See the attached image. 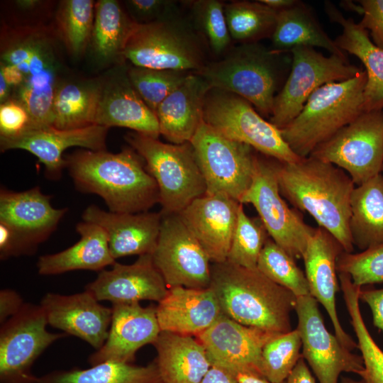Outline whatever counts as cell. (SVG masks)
I'll use <instances>...</instances> for the list:
<instances>
[{
  "instance_id": "cell-31",
  "label": "cell",
  "mask_w": 383,
  "mask_h": 383,
  "mask_svg": "<svg viewBox=\"0 0 383 383\" xmlns=\"http://www.w3.org/2000/svg\"><path fill=\"white\" fill-rule=\"evenodd\" d=\"M80 240L61 252L42 255L37 262L38 272L42 275H55L67 272L86 270L101 271L113 265L112 257L106 232L99 226L81 222L76 226Z\"/></svg>"
},
{
  "instance_id": "cell-10",
  "label": "cell",
  "mask_w": 383,
  "mask_h": 383,
  "mask_svg": "<svg viewBox=\"0 0 383 383\" xmlns=\"http://www.w3.org/2000/svg\"><path fill=\"white\" fill-rule=\"evenodd\" d=\"M190 143L205 181L206 194L240 202L253 179L256 151L223 136L204 121Z\"/></svg>"
},
{
  "instance_id": "cell-18",
  "label": "cell",
  "mask_w": 383,
  "mask_h": 383,
  "mask_svg": "<svg viewBox=\"0 0 383 383\" xmlns=\"http://www.w3.org/2000/svg\"><path fill=\"white\" fill-rule=\"evenodd\" d=\"M50 199L38 187L18 192L1 190L0 223L15 235V256L33 254L65 214L67 209L53 208Z\"/></svg>"
},
{
  "instance_id": "cell-16",
  "label": "cell",
  "mask_w": 383,
  "mask_h": 383,
  "mask_svg": "<svg viewBox=\"0 0 383 383\" xmlns=\"http://www.w3.org/2000/svg\"><path fill=\"white\" fill-rule=\"evenodd\" d=\"M294 311L302 357L320 383H338L341 372L361 376L365 370L362 356L353 353L327 330L318 301L312 296L297 297Z\"/></svg>"
},
{
  "instance_id": "cell-51",
  "label": "cell",
  "mask_w": 383,
  "mask_h": 383,
  "mask_svg": "<svg viewBox=\"0 0 383 383\" xmlns=\"http://www.w3.org/2000/svg\"><path fill=\"white\" fill-rule=\"evenodd\" d=\"M200 383H239L238 376L224 369L211 366Z\"/></svg>"
},
{
  "instance_id": "cell-30",
  "label": "cell",
  "mask_w": 383,
  "mask_h": 383,
  "mask_svg": "<svg viewBox=\"0 0 383 383\" xmlns=\"http://www.w3.org/2000/svg\"><path fill=\"white\" fill-rule=\"evenodd\" d=\"M152 345L162 383H200L211 367L195 337L161 331Z\"/></svg>"
},
{
  "instance_id": "cell-57",
  "label": "cell",
  "mask_w": 383,
  "mask_h": 383,
  "mask_svg": "<svg viewBox=\"0 0 383 383\" xmlns=\"http://www.w3.org/2000/svg\"><path fill=\"white\" fill-rule=\"evenodd\" d=\"M19 6L23 9H30L35 6L38 4V1L35 0H24L17 1Z\"/></svg>"
},
{
  "instance_id": "cell-22",
  "label": "cell",
  "mask_w": 383,
  "mask_h": 383,
  "mask_svg": "<svg viewBox=\"0 0 383 383\" xmlns=\"http://www.w3.org/2000/svg\"><path fill=\"white\" fill-rule=\"evenodd\" d=\"M344 251L337 239L318 227L309 237L302 259L310 295L323 305L341 343L352 350L357 343L344 331L337 313L335 296L339 290L337 260Z\"/></svg>"
},
{
  "instance_id": "cell-21",
  "label": "cell",
  "mask_w": 383,
  "mask_h": 383,
  "mask_svg": "<svg viewBox=\"0 0 383 383\" xmlns=\"http://www.w3.org/2000/svg\"><path fill=\"white\" fill-rule=\"evenodd\" d=\"M40 305L52 327L82 339L96 350L106 342L112 309L99 304L89 291L71 295L49 292Z\"/></svg>"
},
{
  "instance_id": "cell-40",
  "label": "cell",
  "mask_w": 383,
  "mask_h": 383,
  "mask_svg": "<svg viewBox=\"0 0 383 383\" xmlns=\"http://www.w3.org/2000/svg\"><path fill=\"white\" fill-rule=\"evenodd\" d=\"M257 268L270 280L289 290L296 297L310 295L305 273L297 266L295 259L270 237L260 252Z\"/></svg>"
},
{
  "instance_id": "cell-39",
  "label": "cell",
  "mask_w": 383,
  "mask_h": 383,
  "mask_svg": "<svg viewBox=\"0 0 383 383\" xmlns=\"http://www.w3.org/2000/svg\"><path fill=\"white\" fill-rule=\"evenodd\" d=\"M189 9L192 22L204 40L208 50L216 57H223L233 41L225 16V3L218 0L184 1Z\"/></svg>"
},
{
  "instance_id": "cell-49",
  "label": "cell",
  "mask_w": 383,
  "mask_h": 383,
  "mask_svg": "<svg viewBox=\"0 0 383 383\" xmlns=\"http://www.w3.org/2000/svg\"><path fill=\"white\" fill-rule=\"evenodd\" d=\"M359 299L370 306L374 326L383 333V289H362L361 287Z\"/></svg>"
},
{
  "instance_id": "cell-45",
  "label": "cell",
  "mask_w": 383,
  "mask_h": 383,
  "mask_svg": "<svg viewBox=\"0 0 383 383\" xmlns=\"http://www.w3.org/2000/svg\"><path fill=\"white\" fill-rule=\"evenodd\" d=\"M338 273L348 274L353 284L362 287L383 282V243L361 252L343 251L337 260Z\"/></svg>"
},
{
  "instance_id": "cell-12",
  "label": "cell",
  "mask_w": 383,
  "mask_h": 383,
  "mask_svg": "<svg viewBox=\"0 0 383 383\" xmlns=\"http://www.w3.org/2000/svg\"><path fill=\"white\" fill-rule=\"evenodd\" d=\"M311 157L344 170L355 186L381 174L383 111H364L316 147Z\"/></svg>"
},
{
  "instance_id": "cell-58",
  "label": "cell",
  "mask_w": 383,
  "mask_h": 383,
  "mask_svg": "<svg viewBox=\"0 0 383 383\" xmlns=\"http://www.w3.org/2000/svg\"><path fill=\"white\" fill-rule=\"evenodd\" d=\"M340 383H366L362 379L360 381H356L348 377H342Z\"/></svg>"
},
{
  "instance_id": "cell-14",
  "label": "cell",
  "mask_w": 383,
  "mask_h": 383,
  "mask_svg": "<svg viewBox=\"0 0 383 383\" xmlns=\"http://www.w3.org/2000/svg\"><path fill=\"white\" fill-rule=\"evenodd\" d=\"M45 313L40 305L25 303L0 329V383H37L32 372L35 360L65 333L47 331Z\"/></svg>"
},
{
  "instance_id": "cell-2",
  "label": "cell",
  "mask_w": 383,
  "mask_h": 383,
  "mask_svg": "<svg viewBox=\"0 0 383 383\" xmlns=\"http://www.w3.org/2000/svg\"><path fill=\"white\" fill-rule=\"evenodd\" d=\"M65 162L77 188L100 196L111 212L148 211L160 201L155 180L132 148L118 153L78 150Z\"/></svg>"
},
{
  "instance_id": "cell-50",
  "label": "cell",
  "mask_w": 383,
  "mask_h": 383,
  "mask_svg": "<svg viewBox=\"0 0 383 383\" xmlns=\"http://www.w3.org/2000/svg\"><path fill=\"white\" fill-rule=\"evenodd\" d=\"M21 296L11 289H4L0 291V323L16 314L24 305Z\"/></svg>"
},
{
  "instance_id": "cell-3",
  "label": "cell",
  "mask_w": 383,
  "mask_h": 383,
  "mask_svg": "<svg viewBox=\"0 0 383 383\" xmlns=\"http://www.w3.org/2000/svg\"><path fill=\"white\" fill-rule=\"evenodd\" d=\"M209 288L223 313L234 321L277 333L292 330L291 313L297 297L257 267L247 268L227 260L212 263Z\"/></svg>"
},
{
  "instance_id": "cell-5",
  "label": "cell",
  "mask_w": 383,
  "mask_h": 383,
  "mask_svg": "<svg viewBox=\"0 0 383 383\" xmlns=\"http://www.w3.org/2000/svg\"><path fill=\"white\" fill-rule=\"evenodd\" d=\"M367 73L326 84L309 97L298 116L280 129L292 151L302 158L365 111Z\"/></svg>"
},
{
  "instance_id": "cell-36",
  "label": "cell",
  "mask_w": 383,
  "mask_h": 383,
  "mask_svg": "<svg viewBox=\"0 0 383 383\" xmlns=\"http://www.w3.org/2000/svg\"><path fill=\"white\" fill-rule=\"evenodd\" d=\"M37 383H162L155 360L145 366L104 362L87 369L58 370L38 377Z\"/></svg>"
},
{
  "instance_id": "cell-28",
  "label": "cell",
  "mask_w": 383,
  "mask_h": 383,
  "mask_svg": "<svg viewBox=\"0 0 383 383\" xmlns=\"http://www.w3.org/2000/svg\"><path fill=\"white\" fill-rule=\"evenodd\" d=\"M211 89L203 77L189 74L156 109L160 134L173 144L189 143L204 122L206 97Z\"/></svg>"
},
{
  "instance_id": "cell-27",
  "label": "cell",
  "mask_w": 383,
  "mask_h": 383,
  "mask_svg": "<svg viewBox=\"0 0 383 383\" xmlns=\"http://www.w3.org/2000/svg\"><path fill=\"white\" fill-rule=\"evenodd\" d=\"M161 331L195 337L223 313L213 292L184 287L169 288L156 306Z\"/></svg>"
},
{
  "instance_id": "cell-11",
  "label": "cell",
  "mask_w": 383,
  "mask_h": 383,
  "mask_svg": "<svg viewBox=\"0 0 383 383\" xmlns=\"http://www.w3.org/2000/svg\"><path fill=\"white\" fill-rule=\"evenodd\" d=\"M289 74L274 98L270 121L282 129L302 110L311 94L318 87L331 82L350 79L362 70L348 59L335 55L325 56L310 46L292 48Z\"/></svg>"
},
{
  "instance_id": "cell-6",
  "label": "cell",
  "mask_w": 383,
  "mask_h": 383,
  "mask_svg": "<svg viewBox=\"0 0 383 383\" xmlns=\"http://www.w3.org/2000/svg\"><path fill=\"white\" fill-rule=\"evenodd\" d=\"M206 44L179 9L148 24H137L124 51L133 66L198 72L209 62Z\"/></svg>"
},
{
  "instance_id": "cell-4",
  "label": "cell",
  "mask_w": 383,
  "mask_h": 383,
  "mask_svg": "<svg viewBox=\"0 0 383 383\" xmlns=\"http://www.w3.org/2000/svg\"><path fill=\"white\" fill-rule=\"evenodd\" d=\"M290 52L274 51L260 43L238 44L196 72L211 88L248 101L263 117L272 115L274 98L291 70Z\"/></svg>"
},
{
  "instance_id": "cell-23",
  "label": "cell",
  "mask_w": 383,
  "mask_h": 383,
  "mask_svg": "<svg viewBox=\"0 0 383 383\" xmlns=\"http://www.w3.org/2000/svg\"><path fill=\"white\" fill-rule=\"evenodd\" d=\"M168 289L151 254L140 255L130 265L116 262L111 270L100 271L97 277L85 287V290L99 301H108L112 304L142 301L158 303Z\"/></svg>"
},
{
  "instance_id": "cell-33",
  "label": "cell",
  "mask_w": 383,
  "mask_h": 383,
  "mask_svg": "<svg viewBox=\"0 0 383 383\" xmlns=\"http://www.w3.org/2000/svg\"><path fill=\"white\" fill-rule=\"evenodd\" d=\"M349 230L353 245L362 250L383 243V176L355 186L350 203Z\"/></svg>"
},
{
  "instance_id": "cell-55",
  "label": "cell",
  "mask_w": 383,
  "mask_h": 383,
  "mask_svg": "<svg viewBox=\"0 0 383 383\" xmlns=\"http://www.w3.org/2000/svg\"><path fill=\"white\" fill-rule=\"evenodd\" d=\"M238 379L239 383H273L265 377L251 374H239L238 375ZM282 383H287V382Z\"/></svg>"
},
{
  "instance_id": "cell-38",
  "label": "cell",
  "mask_w": 383,
  "mask_h": 383,
  "mask_svg": "<svg viewBox=\"0 0 383 383\" xmlns=\"http://www.w3.org/2000/svg\"><path fill=\"white\" fill-rule=\"evenodd\" d=\"M338 279L364 362L365 370L360 377L366 383H383V351L373 340L362 318L359 305L361 287L353 284L346 274L338 273Z\"/></svg>"
},
{
  "instance_id": "cell-37",
  "label": "cell",
  "mask_w": 383,
  "mask_h": 383,
  "mask_svg": "<svg viewBox=\"0 0 383 383\" xmlns=\"http://www.w3.org/2000/svg\"><path fill=\"white\" fill-rule=\"evenodd\" d=\"M224 11L231 39L238 44L259 43L272 37L278 11L259 0L225 3Z\"/></svg>"
},
{
  "instance_id": "cell-7",
  "label": "cell",
  "mask_w": 383,
  "mask_h": 383,
  "mask_svg": "<svg viewBox=\"0 0 383 383\" xmlns=\"http://www.w3.org/2000/svg\"><path fill=\"white\" fill-rule=\"evenodd\" d=\"M54 48L49 35L31 29L12 36L1 52V62L16 66L23 75L14 99L27 109L31 127L52 126L53 101L60 84Z\"/></svg>"
},
{
  "instance_id": "cell-48",
  "label": "cell",
  "mask_w": 383,
  "mask_h": 383,
  "mask_svg": "<svg viewBox=\"0 0 383 383\" xmlns=\"http://www.w3.org/2000/svg\"><path fill=\"white\" fill-rule=\"evenodd\" d=\"M357 2L363 16L359 24L370 31L372 43L383 50V0H360Z\"/></svg>"
},
{
  "instance_id": "cell-56",
  "label": "cell",
  "mask_w": 383,
  "mask_h": 383,
  "mask_svg": "<svg viewBox=\"0 0 383 383\" xmlns=\"http://www.w3.org/2000/svg\"><path fill=\"white\" fill-rule=\"evenodd\" d=\"M11 87L8 84L3 75L0 73V101L1 104L8 101Z\"/></svg>"
},
{
  "instance_id": "cell-15",
  "label": "cell",
  "mask_w": 383,
  "mask_h": 383,
  "mask_svg": "<svg viewBox=\"0 0 383 383\" xmlns=\"http://www.w3.org/2000/svg\"><path fill=\"white\" fill-rule=\"evenodd\" d=\"M152 257L168 288L209 287L211 262L179 213L162 214L159 238Z\"/></svg>"
},
{
  "instance_id": "cell-35",
  "label": "cell",
  "mask_w": 383,
  "mask_h": 383,
  "mask_svg": "<svg viewBox=\"0 0 383 383\" xmlns=\"http://www.w3.org/2000/svg\"><path fill=\"white\" fill-rule=\"evenodd\" d=\"M102 84L96 80L60 83L53 101L52 126L72 130L95 124Z\"/></svg>"
},
{
  "instance_id": "cell-8",
  "label": "cell",
  "mask_w": 383,
  "mask_h": 383,
  "mask_svg": "<svg viewBox=\"0 0 383 383\" xmlns=\"http://www.w3.org/2000/svg\"><path fill=\"white\" fill-rule=\"evenodd\" d=\"M125 139L155 180L162 214L179 213L206 194L205 181L190 142L165 143L136 132L127 133Z\"/></svg>"
},
{
  "instance_id": "cell-29",
  "label": "cell",
  "mask_w": 383,
  "mask_h": 383,
  "mask_svg": "<svg viewBox=\"0 0 383 383\" xmlns=\"http://www.w3.org/2000/svg\"><path fill=\"white\" fill-rule=\"evenodd\" d=\"M324 8L329 19L342 27L335 43L345 53L357 57L364 65L367 83L364 91L365 111L383 109V50L377 47L368 32L351 18H345L335 6L326 1Z\"/></svg>"
},
{
  "instance_id": "cell-41",
  "label": "cell",
  "mask_w": 383,
  "mask_h": 383,
  "mask_svg": "<svg viewBox=\"0 0 383 383\" xmlns=\"http://www.w3.org/2000/svg\"><path fill=\"white\" fill-rule=\"evenodd\" d=\"M302 343L297 328L278 333L264 345L261 355L262 372L273 383L285 382L302 357Z\"/></svg>"
},
{
  "instance_id": "cell-1",
  "label": "cell",
  "mask_w": 383,
  "mask_h": 383,
  "mask_svg": "<svg viewBox=\"0 0 383 383\" xmlns=\"http://www.w3.org/2000/svg\"><path fill=\"white\" fill-rule=\"evenodd\" d=\"M280 193L296 209L310 214L345 252L353 251L349 230L355 184L342 169L309 156L294 163L276 160Z\"/></svg>"
},
{
  "instance_id": "cell-46",
  "label": "cell",
  "mask_w": 383,
  "mask_h": 383,
  "mask_svg": "<svg viewBox=\"0 0 383 383\" xmlns=\"http://www.w3.org/2000/svg\"><path fill=\"white\" fill-rule=\"evenodd\" d=\"M173 0H128L126 10L137 24H148L160 20L179 9Z\"/></svg>"
},
{
  "instance_id": "cell-44",
  "label": "cell",
  "mask_w": 383,
  "mask_h": 383,
  "mask_svg": "<svg viewBox=\"0 0 383 383\" xmlns=\"http://www.w3.org/2000/svg\"><path fill=\"white\" fill-rule=\"evenodd\" d=\"M192 72L133 66L129 79L145 104L155 113L160 104Z\"/></svg>"
},
{
  "instance_id": "cell-24",
  "label": "cell",
  "mask_w": 383,
  "mask_h": 383,
  "mask_svg": "<svg viewBox=\"0 0 383 383\" xmlns=\"http://www.w3.org/2000/svg\"><path fill=\"white\" fill-rule=\"evenodd\" d=\"M240 204L226 196L204 194L179 213L212 263L227 260Z\"/></svg>"
},
{
  "instance_id": "cell-17",
  "label": "cell",
  "mask_w": 383,
  "mask_h": 383,
  "mask_svg": "<svg viewBox=\"0 0 383 383\" xmlns=\"http://www.w3.org/2000/svg\"><path fill=\"white\" fill-rule=\"evenodd\" d=\"M277 334L243 325L223 314L195 338L204 346L211 366L236 376L251 374L264 377L262 350L265 344Z\"/></svg>"
},
{
  "instance_id": "cell-19",
  "label": "cell",
  "mask_w": 383,
  "mask_h": 383,
  "mask_svg": "<svg viewBox=\"0 0 383 383\" xmlns=\"http://www.w3.org/2000/svg\"><path fill=\"white\" fill-rule=\"evenodd\" d=\"M108 130L96 124L72 130L31 127L14 137H0V147L1 151L22 149L32 153L45 165L49 177L59 178L65 167L62 153L67 148L79 146L94 151L105 150Z\"/></svg>"
},
{
  "instance_id": "cell-32",
  "label": "cell",
  "mask_w": 383,
  "mask_h": 383,
  "mask_svg": "<svg viewBox=\"0 0 383 383\" xmlns=\"http://www.w3.org/2000/svg\"><path fill=\"white\" fill-rule=\"evenodd\" d=\"M271 49L287 52L296 46L318 47L331 55L348 59L346 53L326 33L316 16L305 3L299 1L292 6L278 11L276 26L270 38Z\"/></svg>"
},
{
  "instance_id": "cell-54",
  "label": "cell",
  "mask_w": 383,
  "mask_h": 383,
  "mask_svg": "<svg viewBox=\"0 0 383 383\" xmlns=\"http://www.w3.org/2000/svg\"><path fill=\"white\" fill-rule=\"evenodd\" d=\"M260 2L270 7L271 9L279 11L294 5L298 0H259Z\"/></svg>"
},
{
  "instance_id": "cell-52",
  "label": "cell",
  "mask_w": 383,
  "mask_h": 383,
  "mask_svg": "<svg viewBox=\"0 0 383 383\" xmlns=\"http://www.w3.org/2000/svg\"><path fill=\"white\" fill-rule=\"evenodd\" d=\"M286 382L287 383H316L303 357L298 361Z\"/></svg>"
},
{
  "instance_id": "cell-47",
  "label": "cell",
  "mask_w": 383,
  "mask_h": 383,
  "mask_svg": "<svg viewBox=\"0 0 383 383\" xmlns=\"http://www.w3.org/2000/svg\"><path fill=\"white\" fill-rule=\"evenodd\" d=\"M30 115L26 107L16 99H9L0 105V137H14L31 128Z\"/></svg>"
},
{
  "instance_id": "cell-34",
  "label": "cell",
  "mask_w": 383,
  "mask_h": 383,
  "mask_svg": "<svg viewBox=\"0 0 383 383\" xmlns=\"http://www.w3.org/2000/svg\"><path fill=\"white\" fill-rule=\"evenodd\" d=\"M136 26L118 1H97L90 43L97 58L123 65L127 42Z\"/></svg>"
},
{
  "instance_id": "cell-42",
  "label": "cell",
  "mask_w": 383,
  "mask_h": 383,
  "mask_svg": "<svg viewBox=\"0 0 383 383\" xmlns=\"http://www.w3.org/2000/svg\"><path fill=\"white\" fill-rule=\"evenodd\" d=\"M95 2L91 0L63 1L58 23L65 43L75 55L82 54L91 43Z\"/></svg>"
},
{
  "instance_id": "cell-43",
  "label": "cell",
  "mask_w": 383,
  "mask_h": 383,
  "mask_svg": "<svg viewBox=\"0 0 383 383\" xmlns=\"http://www.w3.org/2000/svg\"><path fill=\"white\" fill-rule=\"evenodd\" d=\"M269 238L260 218L248 216L240 204L227 261L247 268H256Z\"/></svg>"
},
{
  "instance_id": "cell-25",
  "label": "cell",
  "mask_w": 383,
  "mask_h": 383,
  "mask_svg": "<svg viewBox=\"0 0 383 383\" xmlns=\"http://www.w3.org/2000/svg\"><path fill=\"white\" fill-rule=\"evenodd\" d=\"M83 221L100 226L106 233L112 257L152 254L159 238L161 212L115 213L95 205L88 206Z\"/></svg>"
},
{
  "instance_id": "cell-20",
  "label": "cell",
  "mask_w": 383,
  "mask_h": 383,
  "mask_svg": "<svg viewBox=\"0 0 383 383\" xmlns=\"http://www.w3.org/2000/svg\"><path fill=\"white\" fill-rule=\"evenodd\" d=\"M112 317L108 338L103 346L91 354V366L104 362L131 363L137 351L153 344L161 330L156 306L140 303L112 304Z\"/></svg>"
},
{
  "instance_id": "cell-13",
  "label": "cell",
  "mask_w": 383,
  "mask_h": 383,
  "mask_svg": "<svg viewBox=\"0 0 383 383\" xmlns=\"http://www.w3.org/2000/svg\"><path fill=\"white\" fill-rule=\"evenodd\" d=\"M275 162L257 155L252 184L240 203L252 204L269 236L295 260L302 258L314 228L308 226L300 213L289 208L283 199Z\"/></svg>"
},
{
  "instance_id": "cell-53",
  "label": "cell",
  "mask_w": 383,
  "mask_h": 383,
  "mask_svg": "<svg viewBox=\"0 0 383 383\" xmlns=\"http://www.w3.org/2000/svg\"><path fill=\"white\" fill-rule=\"evenodd\" d=\"M0 73L11 87L18 88L23 82L21 72L14 65L1 62Z\"/></svg>"
},
{
  "instance_id": "cell-59",
  "label": "cell",
  "mask_w": 383,
  "mask_h": 383,
  "mask_svg": "<svg viewBox=\"0 0 383 383\" xmlns=\"http://www.w3.org/2000/svg\"><path fill=\"white\" fill-rule=\"evenodd\" d=\"M382 175L383 176V166H382V172H381Z\"/></svg>"
},
{
  "instance_id": "cell-9",
  "label": "cell",
  "mask_w": 383,
  "mask_h": 383,
  "mask_svg": "<svg viewBox=\"0 0 383 383\" xmlns=\"http://www.w3.org/2000/svg\"><path fill=\"white\" fill-rule=\"evenodd\" d=\"M204 121L223 136L281 162L303 159L289 148L279 128L248 101L232 92L211 88L206 97Z\"/></svg>"
},
{
  "instance_id": "cell-26",
  "label": "cell",
  "mask_w": 383,
  "mask_h": 383,
  "mask_svg": "<svg viewBox=\"0 0 383 383\" xmlns=\"http://www.w3.org/2000/svg\"><path fill=\"white\" fill-rule=\"evenodd\" d=\"M95 124L109 128H127L154 138L160 135L155 113L135 91L129 79L128 68L123 65L102 84Z\"/></svg>"
}]
</instances>
